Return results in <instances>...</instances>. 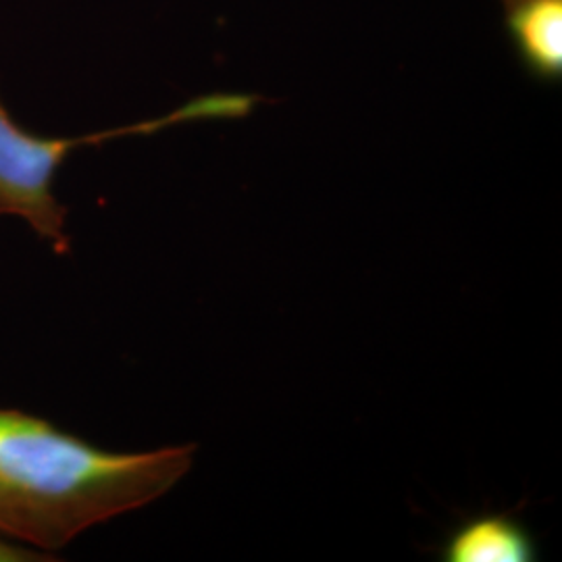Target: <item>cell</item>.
Returning <instances> with one entry per match:
<instances>
[{"label": "cell", "mask_w": 562, "mask_h": 562, "mask_svg": "<svg viewBox=\"0 0 562 562\" xmlns=\"http://www.w3.org/2000/svg\"><path fill=\"white\" fill-rule=\"evenodd\" d=\"M536 543L521 522L506 515H485L464 522L443 548L448 562L536 561Z\"/></svg>", "instance_id": "cell-4"}, {"label": "cell", "mask_w": 562, "mask_h": 562, "mask_svg": "<svg viewBox=\"0 0 562 562\" xmlns=\"http://www.w3.org/2000/svg\"><path fill=\"white\" fill-rule=\"evenodd\" d=\"M41 561H55L53 554H44L38 550L25 548L20 543L7 542L0 540V562H41Z\"/></svg>", "instance_id": "cell-5"}, {"label": "cell", "mask_w": 562, "mask_h": 562, "mask_svg": "<svg viewBox=\"0 0 562 562\" xmlns=\"http://www.w3.org/2000/svg\"><path fill=\"white\" fill-rule=\"evenodd\" d=\"M196 446L109 452L18 408H0V540L53 554L94 525L159 501Z\"/></svg>", "instance_id": "cell-1"}, {"label": "cell", "mask_w": 562, "mask_h": 562, "mask_svg": "<svg viewBox=\"0 0 562 562\" xmlns=\"http://www.w3.org/2000/svg\"><path fill=\"white\" fill-rule=\"evenodd\" d=\"M506 23L521 59L538 78L562 74V0H506Z\"/></svg>", "instance_id": "cell-3"}, {"label": "cell", "mask_w": 562, "mask_h": 562, "mask_svg": "<svg viewBox=\"0 0 562 562\" xmlns=\"http://www.w3.org/2000/svg\"><path fill=\"white\" fill-rule=\"evenodd\" d=\"M123 134L125 130L83 138H44L23 130L0 101V215L20 217L57 255H69V211L55 196L60 162L81 144Z\"/></svg>", "instance_id": "cell-2"}]
</instances>
